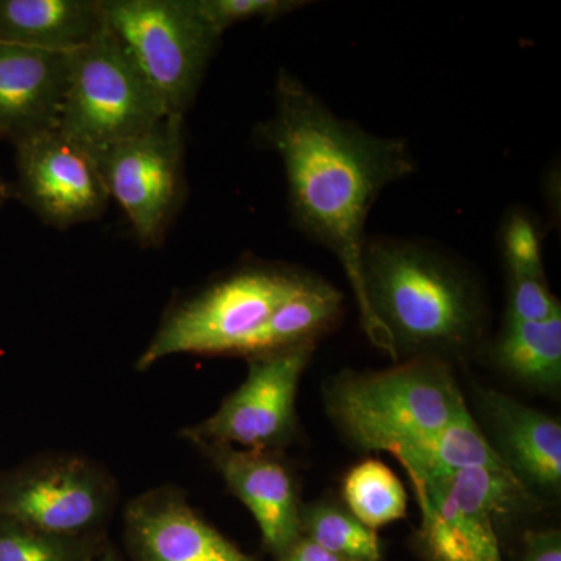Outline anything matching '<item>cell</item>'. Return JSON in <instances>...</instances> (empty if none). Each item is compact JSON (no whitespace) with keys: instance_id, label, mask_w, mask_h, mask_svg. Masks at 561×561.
Returning a JSON list of instances; mask_svg holds the SVG:
<instances>
[{"instance_id":"obj_1","label":"cell","mask_w":561,"mask_h":561,"mask_svg":"<svg viewBox=\"0 0 561 561\" xmlns=\"http://www.w3.org/2000/svg\"><path fill=\"white\" fill-rule=\"evenodd\" d=\"M254 136L283 162L291 224L337 257L356 295L362 327L394 357L389 335L368 308L362 257L373 205L387 186L416 172L408 140L373 135L342 119L286 69L276 79L272 116Z\"/></svg>"},{"instance_id":"obj_2","label":"cell","mask_w":561,"mask_h":561,"mask_svg":"<svg viewBox=\"0 0 561 561\" xmlns=\"http://www.w3.org/2000/svg\"><path fill=\"white\" fill-rule=\"evenodd\" d=\"M364 287L368 308L400 351L440 357L481 339L485 305L470 272L419 239L368 236Z\"/></svg>"},{"instance_id":"obj_3","label":"cell","mask_w":561,"mask_h":561,"mask_svg":"<svg viewBox=\"0 0 561 561\" xmlns=\"http://www.w3.org/2000/svg\"><path fill=\"white\" fill-rule=\"evenodd\" d=\"M328 398L332 419L354 445L397 459L437 437L468 409L451 368L430 356L386 371L342 375Z\"/></svg>"},{"instance_id":"obj_4","label":"cell","mask_w":561,"mask_h":561,"mask_svg":"<svg viewBox=\"0 0 561 561\" xmlns=\"http://www.w3.org/2000/svg\"><path fill=\"white\" fill-rule=\"evenodd\" d=\"M313 276L294 265L264 261L247 262L228 272L168 309L157 334L139 354L136 370H149L173 354L245 357L276 309Z\"/></svg>"},{"instance_id":"obj_5","label":"cell","mask_w":561,"mask_h":561,"mask_svg":"<svg viewBox=\"0 0 561 561\" xmlns=\"http://www.w3.org/2000/svg\"><path fill=\"white\" fill-rule=\"evenodd\" d=\"M69 61L58 130L92 160L168 116L157 92L108 27L83 49L69 54Z\"/></svg>"},{"instance_id":"obj_6","label":"cell","mask_w":561,"mask_h":561,"mask_svg":"<svg viewBox=\"0 0 561 561\" xmlns=\"http://www.w3.org/2000/svg\"><path fill=\"white\" fill-rule=\"evenodd\" d=\"M110 28L157 92L169 116L194 105L221 35L194 0H102Z\"/></svg>"},{"instance_id":"obj_7","label":"cell","mask_w":561,"mask_h":561,"mask_svg":"<svg viewBox=\"0 0 561 561\" xmlns=\"http://www.w3.org/2000/svg\"><path fill=\"white\" fill-rule=\"evenodd\" d=\"M411 481L421 511L420 549L430 561H504L494 519L535 505L511 470L467 468Z\"/></svg>"},{"instance_id":"obj_8","label":"cell","mask_w":561,"mask_h":561,"mask_svg":"<svg viewBox=\"0 0 561 561\" xmlns=\"http://www.w3.org/2000/svg\"><path fill=\"white\" fill-rule=\"evenodd\" d=\"M117 501L116 479L79 454H43L0 474V516L57 537H105Z\"/></svg>"},{"instance_id":"obj_9","label":"cell","mask_w":561,"mask_h":561,"mask_svg":"<svg viewBox=\"0 0 561 561\" xmlns=\"http://www.w3.org/2000/svg\"><path fill=\"white\" fill-rule=\"evenodd\" d=\"M94 161L140 245L161 247L187 195L184 117L168 114L149 130L102 151Z\"/></svg>"},{"instance_id":"obj_10","label":"cell","mask_w":561,"mask_h":561,"mask_svg":"<svg viewBox=\"0 0 561 561\" xmlns=\"http://www.w3.org/2000/svg\"><path fill=\"white\" fill-rule=\"evenodd\" d=\"M313 348L316 343H302L247 357L249 375L242 386L181 437L194 445L221 443L276 453L294 434L298 386Z\"/></svg>"},{"instance_id":"obj_11","label":"cell","mask_w":561,"mask_h":561,"mask_svg":"<svg viewBox=\"0 0 561 561\" xmlns=\"http://www.w3.org/2000/svg\"><path fill=\"white\" fill-rule=\"evenodd\" d=\"M16 195L57 230L99 219L110 194L91 154L58 128L16 144Z\"/></svg>"},{"instance_id":"obj_12","label":"cell","mask_w":561,"mask_h":561,"mask_svg":"<svg viewBox=\"0 0 561 561\" xmlns=\"http://www.w3.org/2000/svg\"><path fill=\"white\" fill-rule=\"evenodd\" d=\"M124 526L135 561H254L203 519L186 493L173 485L133 497Z\"/></svg>"},{"instance_id":"obj_13","label":"cell","mask_w":561,"mask_h":561,"mask_svg":"<svg viewBox=\"0 0 561 561\" xmlns=\"http://www.w3.org/2000/svg\"><path fill=\"white\" fill-rule=\"evenodd\" d=\"M231 493L260 526L265 549L278 559L302 537L301 507L294 478L272 451L239 449L221 443H195Z\"/></svg>"},{"instance_id":"obj_14","label":"cell","mask_w":561,"mask_h":561,"mask_svg":"<svg viewBox=\"0 0 561 561\" xmlns=\"http://www.w3.org/2000/svg\"><path fill=\"white\" fill-rule=\"evenodd\" d=\"M69 76V54L0 41V139L16 146L58 128Z\"/></svg>"},{"instance_id":"obj_15","label":"cell","mask_w":561,"mask_h":561,"mask_svg":"<svg viewBox=\"0 0 561 561\" xmlns=\"http://www.w3.org/2000/svg\"><path fill=\"white\" fill-rule=\"evenodd\" d=\"M494 446L513 474L529 489L557 491L561 483L560 421L497 391L483 394Z\"/></svg>"},{"instance_id":"obj_16","label":"cell","mask_w":561,"mask_h":561,"mask_svg":"<svg viewBox=\"0 0 561 561\" xmlns=\"http://www.w3.org/2000/svg\"><path fill=\"white\" fill-rule=\"evenodd\" d=\"M105 31L102 0H0L3 43L72 54Z\"/></svg>"},{"instance_id":"obj_17","label":"cell","mask_w":561,"mask_h":561,"mask_svg":"<svg viewBox=\"0 0 561 561\" xmlns=\"http://www.w3.org/2000/svg\"><path fill=\"white\" fill-rule=\"evenodd\" d=\"M342 313V291L313 276L308 286L276 309L250 343L245 357L302 343H316L320 335L334 328Z\"/></svg>"},{"instance_id":"obj_18","label":"cell","mask_w":561,"mask_h":561,"mask_svg":"<svg viewBox=\"0 0 561 561\" xmlns=\"http://www.w3.org/2000/svg\"><path fill=\"white\" fill-rule=\"evenodd\" d=\"M493 357L518 381L535 389H556L561 381V312L534 323L504 321Z\"/></svg>"},{"instance_id":"obj_19","label":"cell","mask_w":561,"mask_h":561,"mask_svg":"<svg viewBox=\"0 0 561 561\" xmlns=\"http://www.w3.org/2000/svg\"><path fill=\"white\" fill-rule=\"evenodd\" d=\"M398 460L409 478L451 474L467 468L511 470L468 409L459 413L437 437L416 451L398 457Z\"/></svg>"},{"instance_id":"obj_20","label":"cell","mask_w":561,"mask_h":561,"mask_svg":"<svg viewBox=\"0 0 561 561\" xmlns=\"http://www.w3.org/2000/svg\"><path fill=\"white\" fill-rule=\"evenodd\" d=\"M343 500L351 515L376 530L408 515V494L398 476L379 460L351 468L343 482Z\"/></svg>"},{"instance_id":"obj_21","label":"cell","mask_w":561,"mask_h":561,"mask_svg":"<svg viewBox=\"0 0 561 561\" xmlns=\"http://www.w3.org/2000/svg\"><path fill=\"white\" fill-rule=\"evenodd\" d=\"M302 534L342 561H379L378 534L335 505H313L301 511Z\"/></svg>"},{"instance_id":"obj_22","label":"cell","mask_w":561,"mask_h":561,"mask_svg":"<svg viewBox=\"0 0 561 561\" xmlns=\"http://www.w3.org/2000/svg\"><path fill=\"white\" fill-rule=\"evenodd\" d=\"M105 541L57 537L0 516V561H88Z\"/></svg>"},{"instance_id":"obj_23","label":"cell","mask_w":561,"mask_h":561,"mask_svg":"<svg viewBox=\"0 0 561 561\" xmlns=\"http://www.w3.org/2000/svg\"><path fill=\"white\" fill-rule=\"evenodd\" d=\"M501 247L508 278H545L542 232L529 214L523 210L508 214L501 231Z\"/></svg>"},{"instance_id":"obj_24","label":"cell","mask_w":561,"mask_h":561,"mask_svg":"<svg viewBox=\"0 0 561 561\" xmlns=\"http://www.w3.org/2000/svg\"><path fill=\"white\" fill-rule=\"evenodd\" d=\"M194 3L203 20L220 35L239 22L279 20L308 5L301 0H194Z\"/></svg>"},{"instance_id":"obj_25","label":"cell","mask_w":561,"mask_h":561,"mask_svg":"<svg viewBox=\"0 0 561 561\" xmlns=\"http://www.w3.org/2000/svg\"><path fill=\"white\" fill-rule=\"evenodd\" d=\"M561 312L560 301L549 290L546 278H508L505 323H534Z\"/></svg>"},{"instance_id":"obj_26","label":"cell","mask_w":561,"mask_h":561,"mask_svg":"<svg viewBox=\"0 0 561 561\" xmlns=\"http://www.w3.org/2000/svg\"><path fill=\"white\" fill-rule=\"evenodd\" d=\"M524 561H561L560 531H537L527 535Z\"/></svg>"},{"instance_id":"obj_27","label":"cell","mask_w":561,"mask_h":561,"mask_svg":"<svg viewBox=\"0 0 561 561\" xmlns=\"http://www.w3.org/2000/svg\"><path fill=\"white\" fill-rule=\"evenodd\" d=\"M279 561H342L331 552L324 551L321 546L317 545L308 537H302L295 542L286 556L280 557Z\"/></svg>"},{"instance_id":"obj_28","label":"cell","mask_w":561,"mask_h":561,"mask_svg":"<svg viewBox=\"0 0 561 561\" xmlns=\"http://www.w3.org/2000/svg\"><path fill=\"white\" fill-rule=\"evenodd\" d=\"M88 561H125L122 559L121 553L110 545L108 541L103 542L102 548L99 549L94 556Z\"/></svg>"},{"instance_id":"obj_29","label":"cell","mask_w":561,"mask_h":561,"mask_svg":"<svg viewBox=\"0 0 561 561\" xmlns=\"http://www.w3.org/2000/svg\"><path fill=\"white\" fill-rule=\"evenodd\" d=\"M11 195H13V190H11L10 184L0 176V206L9 201Z\"/></svg>"}]
</instances>
